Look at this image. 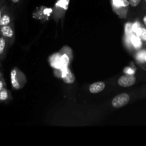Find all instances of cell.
Here are the masks:
<instances>
[{
  "label": "cell",
  "instance_id": "obj_17",
  "mask_svg": "<svg viewBox=\"0 0 146 146\" xmlns=\"http://www.w3.org/2000/svg\"><path fill=\"white\" fill-rule=\"evenodd\" d=\"M6 46V41L4 38H0V54H1L4 51Z\"/></svg>",
  "mask_w": 146,
  "mask_h": 146
},
{
  "label": "cell",
  "instance_id": "obj_19",
  "mask_svg": "<svg viewBox=\"0 0 146 146\" xmlns=\"http://www.w3.org/2000/svg\"><path fill=\"white\" fill-rule=\"evenodd\" d=\"M143 24L146 26V15L143 17Z\"/></svg>",
  "mask_w": 146,
  "mask_h": 146
},
{
  "label": "cell",
  "instance_id": "obj_22",
  "mask_svg": "<svg viewBox=\"0 0 146 146\" xmlns=\"http://www.w3.org/2000/svg\"><path fill=\"white\" fill-rule=\"evenodd\" d=\"M0 19H1V11H0Z\"/></svg>",
  "mask_w": 146,
  "mask_h": 146
},
{
  "label": "cell",
  "instance_id": "obj_4",
  "mask_svg": "<svg viewBox=\"0 0 146 146\" xmlns=\"http://www.w3.org/2000/svg\"><path fill=\"white\" fill-rule=\"evenodd\" d=\"M106 85L102 81H98L91 84L89 86V91L91 94H98L105 89Z\"/></svg>",
  "mask_w": 146,
  "mask_h": 146
},
{
  "label": "cell",
  "instance_id": "obj_14",
  "mask_svg": "<svg viewBox=\"0 0 146 146\" xmlns=\"http://www.w3.org/2000/svg\"><path fill=\"white\" fill-rule=\"evenodd\" d=\"M132 26H133V24H130V23H128V24H126V25H125V34H126L127 36H131L133 34Z\"/></svg>",
  "mask_w": 146,
  "mask_h": 146
},
{
  "label": "cell",
  "instance_id": "obj_6",
  "mask_svg": "<svg viewBox=\"0 0 146 146\" xmlns=\"http://www.w3.org/2000/svg\"><path fill=\"white\" fill-rule=\"evenodd\" d=\"M51 64L54 68H62V66L61 64V57L58 55H55L51 57Z\"/></svg>",
  "mask_w": 146,
  "mask_h": 146
},
{
  "label": "cell",
  "instance_id": "obj_16",
  "mask_svg": "<svg viewBox=\"0 0 146 146\" xmlns=\"http://www.w3.org/2000/svg\"><path fill=\"white\" fill-rule=\"evenodd\" d=\"M140 29H141V26H140L139 23L136 22V23H135L134 24H133V26H132L133 32L135 33L136 35H137V34L138 33V31H139Z\"/></svg>",
  "mask_w": 146,
  "mask_h": 146
},
{
  "label": "cell",
  "instance_id": "obj_8",
  "mask_svg": "<svg viewBox=\"0 0 146 146\" xmlns=\"http://www.w3.org/2000/svg\"><path fill=\"white\" fill-rule=\"evenodd\" d=\"M11 81L12 86L15 89H19L20 88L19 84L17 79V71H16V70H12V71L11 72Z\"/></svg>",
  "mask_w": 146,
  "mask_h": 146
},
{
  "label": "cell",
  "instance_id": "obj_7",
  "mask_svg": "<svg viewBox=\"0 0 146 146\" xmlns=\"http://www.w3.org/2000/svg\"><path fill=\"white\" fill-rule=\"evenodd\" d=\"M1 33H2L4 36L8 37V38H11V37H12L13 34H14L12 29L8 25L3 26L1 29Z\"/></svg>",
  "mask_w": 146,
  "mask_h": 146
},
{
  "label": "cell",
  "instance_id": "obj_1",
  "mask_svg": "<svg viewBox=\"0 0 146 146\" xmlns=\"http://www.w3.org/2000/svg\"><path fill=\"white\" fill-rule=\"evenodd\" d=\"M130 101V96L128 94H121L119 95L116 96L112 100V104L114 108H122V107L125 106L127 104H128V102Z\"/></svg>",
  "mask_w": 146,
  "mask_h": 146
},
{
  "label": "cell",
  "instance_id": "obj_3",
  "mask_svg": "<svg viewBox=\"0 0 146 146\" xmlns=\"http://www.w3.org/2000/svg\"><path fill=\"white\" fill-rule=\"evenodd\" d=\"M61 77H62V80L64 81V82L67 84H72L75 81V76L72 74L71 70L67 68V67L63 68Z\"/></svg>",
  "mask_w": 146,
  "mask_h": 146
},
{
  "label": "cell",
  "instance_id": "obj_12",
  "mask_svg": "<svg viewBox=\"0 0 146 146\" xmlns=\"http://www.w3.org/2000/svg\"><path fill=\"white\" fill-rule=\"evenodd\" d=\"M68 63H69V58H68L66 54H64L61 57V66H62V68L66 67L68 66Z\"/></svg>",
  "mask_w": 146,
  "mask_h": 146
},
{
  "label": "cell",
  "instance_id": "obj_13",
  "mask_svg": "<svg viewBox=\"0 0 146 146\" xmlns=\"http://www.w3.org/2000/svg\"><path fill=\"white\" fill-rule=\"evenodd\" d=\"M137 35L141 38L142 41H146V29L141 27V29H140L139 31H138V33L137 34Z\"/></svg>",
  "mask_w": 146,
  "mask_h": 146
},
{
  "label": "cell",
  "instance_id": "obj_21",
  "mask_svg": "<svg viewBox=\"0 0 146 146\" xmlns=\"http://www.w3.org/2000/svg\"><path fill=\"white\" fill-rule=\"evenodd\" d=\"M11 1H12L14 3H17V2H18L19 0H11Z\"/></svg>",
  "mask_w": 146,
  "mask_h": 146
},
{
  "label": "cell",
  "instance_id": "obj_20",
  "mask_svg": "<svg viewBox=\"0 0 146 146\" xmlns=\"http://www.w3.org/2000/svg\"><path fill=\"white\" fill-rule=\"evenodd\" d=\"M1 89H3V83L0 81V91H1Z\"/></svg>",
  "mask_w": 146,
  "mask_h": 146
},
{
  "label": "cell",
  "instance_id": "obj_11",
  "mask_svg": "<svg viewBox=\"0 0 146 146\" xmlns=\"http://www.w3.org/2000/svg\"><path fill=\"white\" fill-rule=\"evenodd\" d=\"M10 23V18L8 15L4 14L2 17L0 19V26L3 27V26L8 25Z\"/></svg>",
  "mask_w": 146,
  "mask_h": 146
},
{
  "label": "cell",
  "instance_id": "obj_24",
  "mask_svg": "<svg viewBox=\"0 0 146 146\" xmlns=\"http://www.w3.org/2000/svg\"><path fill=\"white\" fill-rule=\"evenodd\" d=\"M145 63H146V60H145Z\"/></svg>",
  "mask_w": 146,
  "mask_h": 146
},
{
  "label": "cell",
  "instance_id": "obj_5",
  "mask_svg": "<svg viewBox=\"0 0 146 146\" xmlns=\"http://www.w3.org/2000/svg\"><path fill=\"white\" fill-rule=\"evenodd\" d=\"M142 40L136 34H133L131 37V44L135 47L136 49H140L142 46Z\"/></svg>",
  "mask_w": 146,
  "mask_h": 146
},
{
  "label": "cell",
  "instance_id": "obj_18",
  "mask_svg": "<svg viewBox=\"0 0 146 146\" xmlns=\"http://www.w3.org/2000/svg\"><path fill=\"white\" fill-rule=\"evenodd\" d=\"M141 0H129V3L132 7H137L140 4Z\"/></svg>",
  "mask_w": 146,
  "mask_h": 146
},
{
  "label": "cell",
  "instance_id": "obj_9",
  "mask_svg": "<svg viewBox=\"0 0 146 146\" xmlns=\"http://www.w3.org/2000/svg\"><path fill=\"white\" fill-rule=\"evenodd\" d=\"M113 4L115 7H124L128 6L130 3L127 0H113Z\"/></svg>",
  "mask_w": 146,
  "mask_h": 146
},
{
  "label": "cell",
  "instance_id": "obj_25",
  "mask_svg": "<svg viewBox=\"0 0 146 146\" xmlns=\"http://www.w3.org/2000/svg\"><path fill=\"white\" fill-rule=\"evenodd\" d=\"M0 4H1V3H0Z\"/></svg>",
  "mask_w": 146,
  "mask_h": 146
},
{
  "label": "cell",
  "instance_id": "obj_23",
  "mask_svg": "<svg viewBox=\"0 0 146 146\" xmlns=\"http://www.w3.org/2000/svg\"><path fill=\"white\" fill-rule=\"evenodd\" d=\"M145 2H146V0H145Z\"/></svg>",
  "mask_w": 146,
  "mask_h": 146
},
{
  "label": "cell",
  "instance_id": "obj_2",
  "mask_svg": "<svg viewBox=\"0 0 146 146\" xmlns=\"http://www.w3.org/2000/svg\"><path fill=\"white\" fill-rule=\"evenodd\" d=\"M136 81V78L134 76L131 74H126V75L122 76L121 78H119L118 81V85L124 88H128L131 87L135 84Z\"/></svg>",
  "mask_w": 146,
  "mask_h": 146
},
{
  "label": "cell",
  "instance_id": "obj_10",
  "mask_svg": "<svg viewBox=\"0 0 146 146\" xmlns=\"http://www.w3.org/2000/svg\"><path fill=\"white\" fill-rule=\"evenodd\" d=\"M136 58L140 62H145L146 50H141L136 54Z\"/></svg>",
  "mask_w": 146,
  "mask_h": 146
},
{
  "label": "cell",
  "instance_id": "obj_15",
  "mask_svg": "<svg viewBox=\"0 0 146 146\" xmlns=\"http://www.w3.org/2000/svg\"><path fill=\"white\" fill-rule=\"evenodd\" d=\"M8 98V94L6 89H1L0 91V100L1 101H5Z\"/></svg>",
  "mask_w": 146,
  "mask_h": 146
}]
</instances>
